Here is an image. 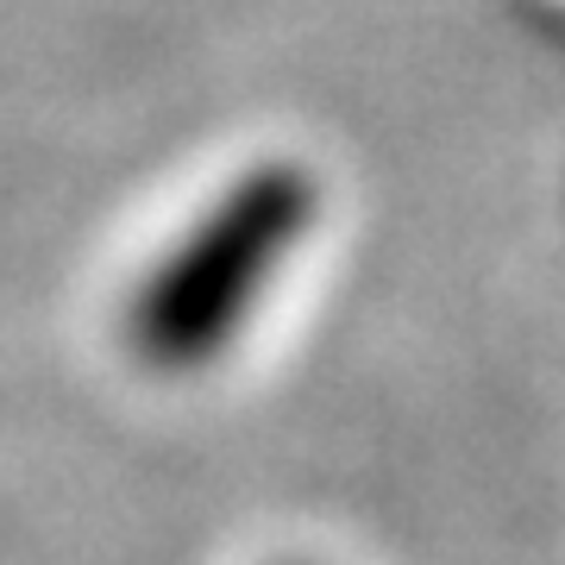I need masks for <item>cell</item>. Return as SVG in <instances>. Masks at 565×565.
Returning <instances> with one entry per match:
<instances>
[{
	"label": "cell",
	"instance_id": "1",
	"mask_svg": "<svg viewBox=\"0 0 565 565\" xmlns=\"http://www.w3.org/2000/svg\"><path fill=\"white\" fill-rule=\"evenodd\" d=\"M315 221H321V182L302 163L264 158L239 170L126 296L132 359L163 377L226 359L270 302L289 258L308 245Z\"/></svg>",
	"mask_w": 565,
	"mask_h": 565
}]
</instances>
